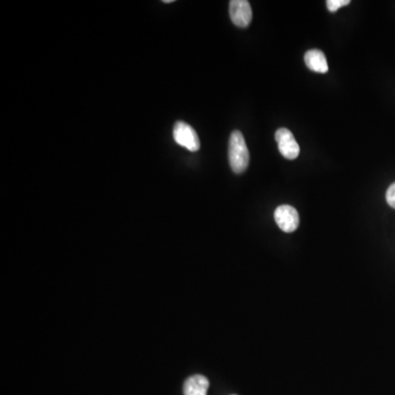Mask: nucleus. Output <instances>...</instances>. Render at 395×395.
I'll use <instances>...</instances> for the list:
<instances>
[{
  "label": "nucleus",
  "mask_w": 395,
  "mask_h": 395,
  "mask_svg": "<svg viewBox=\"0 0 395 395\" xmlns=\"http://www.w3.org/2000/svg\"><path fill=\"white\" fill-rule=\"evenodd\" d=\"M229 166L235 174H243L249 165V151L243 134L240 131H234L231 134L229 142Z\"/></svg>",
  "instance_id": "f257e3e1"
},
{
  "label": "nucleus",
  "mask_w": 395,
  "mask_h": 395,
  "mask_svg": "<svg viewBox=\"0 0 395 395\" xmlns=\"http://www.w3.org/2000/svg\"><path fill=\"white\" fill-rule=\"evenodd\" d=\"M174 140L180 146L186 147L190 152H198L200 149V140L198 133L194 127L185 122L178 121L175 123Z\"/></svg>",
  "instance_id": "f03ea898"
},
{
  "label": "nucleus",
  "mask_w": 395,
  "mask_h": 395,
  "mask_svg": "<svg viewBox=\"0 0 395 395\" xmlns=\"http://www.w3.org/2000/svg\"><path fill=\"white\" fill-rule=\"evenodd\" d=\"M229 17L238 28H247L253 19L251 3L247 0L229 1Z\"/></svg>",
  "instance_id": "7ed1b4c3"
},
{
  "label": "nucleus",
  "mask_w": 395,
  "mask_h": 395,
  "mask_svg": "<svg viewBox=\"0 0 395 395\" xmlns=\"http://www.w3.org/2000/svg\"><path fill=\"white\" fill-rule=\"evenodd\" d=\"M276 141L278 144V149L283 157L290 161L298 157L300 154V146L290 130H288L285 127L277 130Z\"/></svg>",
  "instance_id": "20e7f679"
},
{
  "label": "nucleus",
  "mask_w": 395,
  "mask_h": 395,
  "mask_svg": "<svg viewBox=\"0 0 395 395\" xmlns=\"http://www.w3.org/2000/svg\"><path fill=\"white\" fill-rule=\"evenodd\" d=\"M275 220L280 229L285 233H292L300 223L298 211L291 205H280L275 211Z\"/></svg>",
  "instance_id": "39448f33"
},
{
  "label": "nucleus",
  "mask_w": 395,
  "mask_h": 395,
  "mask_svg": "<svg viewBox=\"0 0 395 395\" xmlns=\"http://www.w3.org/2000/svg\"><path fill=\"white\" fill-rule=\"evenodd\" d=\"M304 62L311 71L320 74H325L329 72V64L327 56L322 51L309 50L304 55Z\"/></svg>",
  "instance_id": "423d86ee"
},
{
  "label": "nucleus",
  "mask_w": 395,
  "mask_h": 395,
  "mask_svg": "<svg viewBox=\"0 0 395 395\" xmlns=\"http://www.w3.org/2000/svg\"><path fill=\"white\" fill-rule=\"evenodd\" d=\"M209 380L201 374H194L186 380L183 384L185 395H207Z\"/></svg>",
  "instance_id": "0eeeda50"
},
{
  "label": "nucleus",
  "mask_w": 395,
  "mask_h": 395,
  "mask_svg": "<svg viewBox=\"0 0 395 395\" xmlns=\"http://www.w3.org/2000/svg\"><path fill=\"white\" fill-rule=\"evenodd\" d=\"M349 3L351 0H327V6L329 12L334 14L342 7L348 6Z\"/></svg>",
  "instance_id": "6e6552de"
},
{
  "label": "nucleus",
  "mask_w": 395,
  "mask_h": 395,
  "mask_svg": "<svg viewBox=\"0 0 395 395\" xmlns=\"http://www.w3.org/2000/svg\"><path fill=\"white\" fill-rule=\"evenodd\" d=\"M385 198H387V205L395 209V183L390 186L387 194H385Z\"/></svg>",
  "instance_id": "1a4fd4ad"
},
{
  "label": "nucleus",
  "mask_w": 395,
  "mask_h": 395,
  "mask_svg": "<svg viewBox=\"0 0 395 395\" xmlns=\"http://www.w3.org/2000/svg\"><path fill=\"white\" fill-rule=\"evenodd\" d=\"M164 3H174V0H164Z\"/></svg>",
  "instance_id": "9d476101"
}]
</instances>
